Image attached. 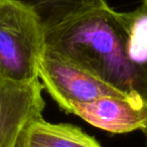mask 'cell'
Here are the masks:
<instances>
[{
	"mask_svg": "<svg viewBox=\"0 0 147 147\" xmlns=\"http://www.w3.org/2000/svg\"><path fill=\"white\" fill-rule=\"evenodd\" d=\"M15 147H102L79 127L53 124L43 118L31 122L23 130Z\"/></svg>",
	"mask_w": 147,
	"mask_h": 147,
	"instance_id": "6",
	"label": "cell"
},
{
	"mask_svg": "<svg viewBox=\"0 0 147 147\" xmlns=\"http://www.w3.org/2000/svg\"><path fill=\"white\" fill-rule=\"evenodd\" d=\"M142 6L147 8V0H142Z\"/></svg>",
	"mask_w": 147,
	"mask_h": 147,
	"instance_id": "8",
	"label": "cell"
},
{
	"mask_svg": "<svg viewBox=\"0 0 147 147\" xmlns=\"http://www.w3.org/2000/svg\"><path fill=\"white\" fill-rule=\"evenodd\" d=\"M71 114L96 128L111 133H129L147 128V103L132 99L104 97L75 105Z\"/></svg>",
	"mask_w": 147,
	"mask_h": 147,
	"instance_id": "5",
	"label": "cell"
},
{
	"mask_svg": "<svg viewBox=\"0 0 147 147\" xmlns=\"http://www.w3.org/2000/svg\"><path fill=\"white\" fill-rule=\"evenodd\" d=\"M38 79L57 105L69 114L75 105L90 103L104 97L131 99L61 55L45 49L39 61Z\"/></svg>",
	"mask_w": 147,
	"mask_h": 147,
	"instance_id": "3",
	"label": "cell"
},
{
	"mask_svg": "<svg viewBox=\"0 0 147 147\" xmlns=\"http://www.w3.org/2000/svg\"><path fill=\"white\" fill-rule=\"evenodd\" d=\"M42 89L39 80L15 83L0 79V147H15L23 130L42 118Z\"/></svg>",
	"mask_w": 147,
	"mask_h": 147,
	"instance_id": "4",
	"label": "cell"
},
{
	"mask_svg": "<svg viewBox=\"0 0 147 147\" xmlns=\"http://www.w3.org/2000/svg\"><path fill=\"white\" fill-rule=\"evenodd\" d=\"M45 51V29L36 13L17 0H0V79L32 83Z\"/></svg>",
	"mask_w": 147,
	"mask_h": 147,
	"instance_id": "2",
	"label": "cell"
},
{
	"mask_svg": "<svg viewBox=\"0 0 147 147\" xmlns=\"http://www.w3.org/2000/svg\"><path fill=\"white\" fill-rule=\"evenodd\" d=\"M143 133H144V135H145V138H146V145H147V128L145 129L144 131H143Z\"/></svg>",
	"mask_w": 147,
	"mask_h": 147,
	"instance_id": "9",
	"label": "cell"
},
{
	"mask_svg": "<svg viewBox=\"0 0 147 147\" xmlns=\"http://www.w3.org/2000/svg\"><path fill=\"white\" fill-rule=\"evenodd\" d=\"M45 49L127 97L147 103V8L110 6L45 31Z\"/></svg>",
	"mask_w": 147,
	"mask_h": 147,
	"instance_id": "1",
	"label": "cell"
},
{
	"mask_svg": "<svg viewBox=\"0 0 147 147\" xmlns=\"http://www.w3.org/2000/svg\"><path fill=\"white\" fill-rule=\"evenodd\" d=\"M38 16L45 31L55 28L90 11L108 6L107 0H17Z\"/></svg>",
	"mask_w": 147,
	"mask_h": 147,
	"instance_id": "7",
	"label": "cell"
}]
</instances>
